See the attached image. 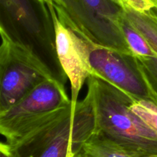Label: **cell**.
<instances>
[{"label": "cell", "mask_w": 157, "mask_h": 157, "mask_svg": "<svg viewBox=\"0 0 157 157\" xmlns=\"http://www.w3.org/2000/svg\"><path fill=\"white\" fill-rule=\"evenodd\" d=\"M0 37L29 51L54 79L66 85L68 79L55 51L52 15L42 0H0Z\"/></svg>", "instance_id": "obj_1"}, {"label": "cell", "mask_w": 157, "mask_h": 157, "mask_svg": "<svg viewBox=\"0 0 157 157\" xmlns=\"http://www.w3.org/2000/svg\"><path fill=\"white\" fill-rule=\"evenodd\" d=\"M93 94L95 133L132 157L157 156V134L130 110L134 100L95 77L87 79Z\"/></svg>", "instance_id": "obj_2"}, {"label": "cell", "mask_w": 157, "mask_h": 157, "mask_svg": "<svg viewBox=\"0 0 157 157\" xmlns=\"http://www.w3.org/2000/svg\"><path fill=\"white\" fill-rule=\"evenodd\" d=\"M51 6L58 20L83 39L132 54L119 25L124 16L122 0H52Z\"/></svg>", "instance_id": "obj_3"}, {"label": "cell", "mask_w": 157, "mask_h": 157, "mask_svg": "<svg viewBox=\"0 0 157 157\" xmlns=\"http://www.w3.org/2000/svg\"><path fill=\"white\" fill-rule=\"evenodd\" d=\"M48 79L47 67L26 49L7 41L0 44V113Z\"/></svg>", "instance_id": "obj_4"}, {"label": "cell", "mask_w": 157, "mask_h": 157, "mask_svg": "<svg viewBox=\"0 0 157 157\" xmlns=\"http://www.w3.org/2000/svg\"><path fill=\"white\" fill-rule=\"evenodd\" d=\"M86 97L78 100L69 122L45 142L32 145H9L15 157H75L95 131L93 94L87 85Z\"/></svg>", "instance_id": "obj_5"}, {"label": "cell", "mask_w": 157, "mask_h": 157, "mask_svg": "<svg viewBox=\"0 0 157 157\" xmlns=\"http://www.w3.org/2000/svg\"><path fill=\"white\" fill-rule=\"evenodd\" d=\"M69 104L66 86L55 79L46 80L0 113V135L9 142L32 123Z\"/></svg>", "instance_id": "obj_6"}, {"label": "cell", "mask_w": 157, "mask_h": 157, "mask_svg": "<svg viewBox=\"0 0 157 157\" xmlns=\"http://www.w3.org/2000/svg\"><path fill=\"white\" fill-rule=\"evenodd\" d=\"M85 41L91 76L116 87L134 101H151L149 90L133 55Z\"/></svg>", "instance_id": "obj_7"}, {"label": "cell", "mask_w": 157, "mask_h": 157, "mask_svg": "<svg viewBox=\"0 0 157 157\" xmlns=\"http://www.w3.org/2000/svg\"><path fill=\"white\" fill-rule=\"evenodd\" d=\"M48 7L53 19L57 58L70 83V99L75 107L85 82L92 75L86 41L58 20L51 5Z\"/></svg>", "instance_id": "obj_8"}, {"label": "cell", "mask_w": 157, "mask_h": 157, "mask_svg": "<svg viewBox=\"0 0 157 157\" xmlns=\"http://www.w3.org/2000/svg\"><path fill=\"white\" fill-rule=\"evenodd\" d=\"M75 157H132L130 154L95 132Z\"/></svg>", "instance_id": "obj_9"}, {"label": "cell", "mask_w": 157, "mask_h": 157, "mask_svg": "<svg viewBox=\"0 0 157 157\" xmlns=\"http://www.w3.org/2000/svg\"><path fill=\"white\" fill-rule=\"evenodd\" d=\"M120 28L129 50L135 57H149L155 55L142 34L124 16L120 21Z\"/></svg>", "instance_id": "obj_10"}, {"label": "cell", "mask_w": 157, "mask_h": 157, "mask_svg": "<svg viewBox=\"0 0 157 157\" xmlns=\"http://www.w3.org/2000/svg\"><path fill=\"white\" fill-rule=\"evenodd\" d=\"M139 67L149 90L151 101L157 105V55L135 57Z\"/></svg>", "instance_id": "obj_11"}, {"label": "cell", "mask_w": 157, "mask_h": 157, "mask_svg": "<svg viewBox=\"0 0 157 157\" xmlns=\"http://www.w3.org/2000/svg\"><path fill=\"white\" fill-rule=\"evenodd\" d=\"M130 110L149 129L157 134V105L149 100L134 101Z\"/></svg>", "instance_id": "obj_12"}, {"label": "cell", "mask_w": 157, "mask_h": 157, "mask_svg": "<svg viewBox=\"0 0 157 157\" xmlns=\"http://www.w3.org/2000/svg\"><path fill=\"white\" fill-rule=\"evenodd\" d=\"M0 157H15L6 142H0Z\"/></svg>", "instance_id": "obj_13"}, {"label": "cell", "mask_w": 157, "mask_h": 157, "mask_svg": "<svg viewBox=\"0 0 157 157\" xmlns=\"http://www.w3.org/2000/svg\"><path fill=\"white\" fill-rule=\"evenodd\" d=\"M150 9L152 13L154 14V15L157 18V3L155 2H152V0H150Z\"/></svg>", "instance_id": "obj_14"}, {"label": "cell", "mask_w": 157, "mask_h": 157, "mask_svg": "<svg viewBox=\"0 0 157 157\" xmlns=\"http://www.w3.org/2000/svg\"><path fill=\"white\" fill-rule=\"evenodd\" d=\"M42 1L44 2L47 6L48 5H52V0H42Z\"/></svg>", "instance_id": "obj_15"}, {"label": "cell", "mask_w": 157, "mask_h": 157, "mask_svg": "<svg viewBox=\"0 0 157 157\" xmlns=\"http://www.w3.org/2000/svg\"><path fill=\"white\" fill-rule=\"evenodd\" d=\"M152 2H156L157 3V0H152Z\"/></svg>", "instance_id": "obj_16"}, {"label": "cell", "mask_w": 157, "mask_h": 157, "mask_svg": "<svg viewBox=\"0 0 157 157\" xmlns=\"http://www.w3.org/2000/svg\"><path fill=\"white\" fill-rule=\"evenodd\" d=\"M150 157H157V156H150Z\"/></svg>", "instance_id": "obj_17"}]
</instances>
